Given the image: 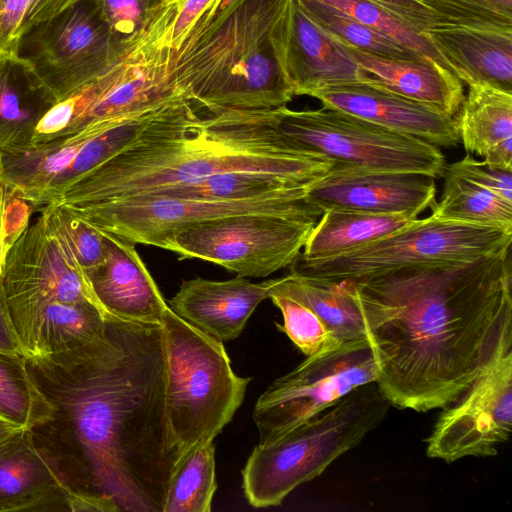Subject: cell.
Instances as JSON below:
<instances>
[{
	"mask_svg": "<svg viewBox=\"0 0 512 512\" xmlns=\"http://www.w3.org/2000/svg\"><path fill=\"white\" fill-rule=\"evenodd\" d=\"M296 1L327 34L347 46L395 59L428 58L418 55L381 32L327 4L315 0Z\"/></svg>",
	"mask_w": 512,
	"mask_h": 512,
	"instance_id": "cell-33",
	"label": "cell"
},
{
	"mask_svg": "<svg viewBox=\"0 0 512 512\" xmlns=\"http://www.w3.org/2000/svg\"><path fill=\"white\" fill-rule=\"evenodd\" d=\"M316 219L274 214L223 217L177 230L162 249L215 263L242 277H266L301 254Z\"/></svg>",
	"mask_w": 512,
	"mask_h": 512,
	"instance_id": "cell-11",
	"label": "cell"
},
{
	"mask_svg": "<svg viewBox=\"0 0 512 512\" xmlns=\"http://www.w3.org/2000/svg\"><path fill=\"white\" fill-rule=\"evenodd\" d=\"M126 41L112 35L96 0H79L23 32L14 52L31 65L57 103L104 73Z\"/></svg>",
	"mask_w": 512,
	"mask_h": 512,
	"instance_id": "cell-12",
	"label": "cell"
},
{
	"mask_svg": "<svg viewBox=\"0 0 512 512\" xmlns=\"http://www.w3.org/2000/svg\"><path fill=\"white\" fill-rule=\"evenodd\" d=\"M415 220L401 214L328 209L311 229L299 256L304 260L337 256L397 232Z\"/></svg>",
	"mask_w": 512,
	"mask_h": 512,
	"instance_id": "cell-28",
	"label": "cell"
},
{
	"mask_svg": "<svg viewBox=\"0 0 512 512\" xmlns=\"http://www.w3.org/2000/svg\"><path fill=\"white\" fill-rule=\"evenodd\" d=\"M0 353L24 356V351L13 325L0 280ZM25 357V356H24Z\"/></svg>",
	"mask_w": 512,
	"mask_h": 512,
	"instance_id": "cell-44",
	"label": "cell"
},
{
	"mask_svg": "<svg viewBox=\"0 0 512 512\" xmlns=\"http://www.w3.org/2000/svg\"><path fill=\"white\" fill-rule=\"evenodd\" d=\"M313 184L249 199L140 196L64 208L99 231L133 244L163 248L177 230L223 217L274 214L318 220L322 213L307 200Z\"/></svg>",
	"mask_w": 512,
	"mask_h": 512,
	"instance_id": "cell-9",
	"label": "cell"
},
{
	"mask_svg": "<svg viewBox=\"0 0 512 512\" xmlns=\"http://www.w3.org/2000/svg\"><path fill=\"white\" fill-rule=\"evenodd\" d=\"M443 24L512 28V0H414Z\"/></svg>",
	"mask_w": 512,
	"mask_h": 512,
	"instance_id": "cell-36",
	"label": "cell"
},
{
	"mask_svg": "<svg viewBox=\"0 0 512 512\" xmlns=\"http://www.w3.org/2000/svg\"><path fill=\"white\" fill-rule=\"evenodd\" d=\"M345 281L379 358L376 384L391 406L443 408L512 347L510 248Z\"/></svg>",
	"mask_w": 512,
	"mask_h": 512,
	"instance_id": "cell-2",
	"label": "cell"
},
{
	"mask_svg": "<svg viewBox=\"0 0 512 512\" xmlns=\"http://www.w3.org/2000/svg\"><path fill=\"white\" fill-rule=\"evenodd\" d=\"M273 284L274 279L254 283L242 276L225 281L196 277L183 281L167 304L203 333L230 341L240 336L256 307L269 298Z\"/></svg>",
	"mask_w": 512,
	"mask_h": 512,
	"instance_id": "cell-19",
	"label": "cell"
},
{
	"mask_svg": "<svg viewBox=\"0 0 512 512\" xmlns=\"http://www.w3.org/2000/svg\"><path fill=\"white\" fill-rule=\"evenodd\" d=\"M279 64L295 96L329 86L369 83L346 46L318 26L296 0H287L272 32Z\"/></svg>",
	"mask_w": 512,
	"mask_h": 512,
	"instance_id": "cell-16",
	"label": "cell"
},
{
	"mask_svg": "<svg viewBox=\"0 0 512 512\" xmlns=\"http://www.w3.org/2000/svg\"><path fill=\"white\" fill-rule=\"evenodd\" d=\"M55 103L31 65L0 53V153L31 143L42 115Z\"/></svg>",
	"mask_w": 512,
	"mask_h": 512,
	"instance_id": "cell-26",
	"label": "cell"
},
{
	"mask_svg": "<svg viewBox=\"0 0 512 512\" xmlns=\"http://www.w3.org/2000/svg\"><path fill=\"white\" fill-rule=\"evenodd\" d=\"M225 0H181L172 34V44L178 49L188 38L200 17L211 7Z\"/></svg>",
	"mask_w": 512,
	"mask_h": 512,
	"instance_id": "cell-42",
	"label": "cell"
},
{
	"mask_svg": "<svg viewBox=\"0 0 512 512\" xmlns=\"http://www.w3.org/2000/svg\"><path fill=\"white\" fill-rule=\"evenodd\" d=\"M26 362L53 406L31 431L74 512H162L183 458L165 411L161 325L109 315L100 337Z\"/></svg>",
	"mask_w": 512,
	"mask_h": 512,
	"instance_id": "cell-1",
	"label": "cell"
},
{
	"mask_svg": "<svg viewBox=\"0 0 512 512\" xmlns=\"http://www.w3.org/2000/svg\"><path fill=\"white\" fill-rule=\"evenodd\" d=\"M271 293L289 296L310 308L339 346L369 338L356 293L348 281L305 277L289 272L274 278Z\"/></svg>",
	"mask_w": 512,
	"mask_h": 512,
	"instance_id": "cell-27",
	"label": "cell"
},
{
	"mask_svg": "<svg viewBox=\"0 0 512 512\" xmlns=\"http://www.w3.org/2000/svg\"><path fill=\"white\" fill-rule=\"evenodd\" d=\"M467 154L512 171V92L472 84L454 116Z\"/></svg>",
	"mask_w": 512,
	"mask_h": 512,
	"instance_id": "cell-25",
	"label": "cell"
},
{
	"mask_svg": "<svg viewBox=\"0 0 512 512\" xmlns=\"http://www.w3.org/2000/svg\"><path fill=\"white\" fill-rule=\"evenodd\" d=\"M447 167L502 200L512 203V171L490 166L469 154Z\"/></svg>",
	"mask_w": 512,
	"mask_h": 512,
	"instance_id": "cell-39",
	"label": "cell"
},
{
	"mask_svg": "<svg viewBox=\"0 0 512 512\" xmlns=\"http://www.w3.org/2000/svg\"><path fill=\"white\" fill-rule=\"evenodd\" d=\"M426 455L452 463L490 457L512 429V347L502 350L454 401L441 408Z\"/></svg>",
	"mask_w": 512,
	"mask_h": 512,
	"instance_id": "cell-14",
	"label": "cell"
},
{
	"mask_svg": "<svg viewBox=\"0 0 512 512\" xmlns=\"http://www.w3.org/2000/svg\"><path fill=\"white\" fill-rule=\"evenodd\" d=\"M7 302V301H6ZM25 358L66 351L100 337L106 315L89 303H7Z\"/></svg>",
	"mask_w": 512,
	"mask_h": 512,
	"instance_id": "cell-23",
	"label": "cell"
},
{
	"mask_svg": "<svg viewBox=\"0 0 512 512\" xmlns=\"http://www.w3.org/2000/svg\"><path fill=\"white\" fill-rule=\"evenodd\" d=\"M0 280L7 303H89L110 315L66 237L42 208L7 251Z\"/></svg>",
	"mask_w": 512,
	"mask_h": 512,
	"instance_id": "cell-15",
	"label": "cell"
},
{
	"mask_svg": "<svg viewBox=\"0 0 512 512\" xmlns=\"http://www.w3.org/2000/svg\"><path fill=\"white\" fill-rule=\"evenodd\" d=\"M41 208L64 234L87 273L105 262L107 243L99 230L56 203H49Z\"/></svg>",
	"mask_w": 512,
	"mask_h": 512,
	"instance_id": "cell-37",
	"label": "cell"
},
{
	"mask_svg": "<svg viewBox=\"0 0 512 512\" xmlns=\"http://www.w3.org/2000/svg\"><path fill=\"white\" fill-rule=\"evenodd\" d=\"M443 192L431 215L445 220L512 227V203L450 170L447 166Z\"/></svg>",
	"mask_w": 512,
	"mask_h": 512,
	"instance_id": "cell-30",
	"label": "cell"
},
{
	"mask_svg": "<svg viewBox=\"0 0 512 512\" xmlns=\"http://www.w3.org/2000/svg\"><path fill=\"white\" fill-rule=\"evenodd\" d=\"M20 430H23V429L0 419V442L13 436Z\"/></svg>",
	"mask_w": 512,
	"mask_h": 512,
	"instance_id": "cell-46",
	"label": "cell"
},
{
	"mask_svg": "<svg viewBox=\"0 0 512 512\" xmlns=\"http://www.w3.org/2000/svg\"><path fill=\"white\" fill-rule=\"evenodd\" d=\"M30 0H0V53L14 52Z\"/></svg>",
	"mask_w": 512,
	"mask_h": 512,
	"instance_id": "cell-41",
	"label": "cell"
},
{
	"mask_svg": "<svg viewBox=\"0 0 512 512\" xmlns=\"http://www.w3.org/2000/svg\"><path fill=\"white\" fill-rule=\"evenodd\" d=\"M345 46L369 76V84L452 117L458 112L465 96L463 84L453 72L437 61L431 58L395 59Z\"/></svg>",
	"mask_w": 512,
	"mask_h": 512,
	"instance_id": "cell-24",
	"label": "cell"
},
{
	"mask_svg": "<svg viewBox=\"0 0 512 512\" xmlns=\"http://www.w3.org/2000/svg\"><path fill=\"white\" fill-rule=\"evenodd\" d=\"M269 298L279 308L283 317V324L277 323L276 327L284 332L306 357L340 347L306 305L279 293H271Z\"/></svg>",
	"mask_w": 512,
	"mask_h": 512,
	"instance_id": "cell-35",
	"label": "cell"
},
{
	"mask_svg": "<svg viewBox=\"0 0 512 512\" xmlns=\"http://www.w3.org/2000/svg\"><path fill=\"white\" fill-rule=\"evenodd\" d=\"M311 184L313 183L300 182L270 173L222 172L193 183L160 187L144 196L199 200L249 199Z\"/></svg>",
	"mask_w": 512,
	"mask_h": 512,
	"instance_id": "cell-29",
	"label": "cell"
},
{
	"mask_svg": "<svg viewBox=\"0 0 512 512\" xmlns=\"http://www.w3.org/2000/svg\"><path fill=\"white\" fill-rule=\"evenodd\" d=\"M390 406L376 382L365 384L279 439L256 445L242 469L247 502L255 508L281 505L295 488L359 445Z\"/></svg>",
	"mask_w": 512,
	"mask_h": 512,
	"instance_id": "cell-5",
	"label": "cell"
},
{
	"mask_svg": "<svg viewBox=\"0 0 512 512\" xmlns=\"http://www.w3.org/2000/svg\"><path fill=\"white\" fill-rule=\"evenodd\" d=\"M74 495L31 429L0 442V512H71Z\"/></svg>",
	"mask_w": 512,
	"mask_h": 512,
	"instance_id": "cell-20",
	"label": "cell"
},
{
	"mask_svg": "<svg viewBox=\"0 0 512 512\" xmlns=\"http://www.w3.org/2000/svg\"><path fill=\"white\" fill-rule=\"evenodd\" d=\"M77 1L79 0H30L19 30V36L34 25L59 14Z\"/></svg>",
	"mask_w": 512,
	"mask_h": 512,
	"instance_id": "cell-43",
	"label": "cell"
},
{
	"mask_svg": "<svg viewBox=\"0 0 512 512\" xmlns=\"http://www.w3.org/2000/svg\"><path fill=\"white\" fill-rule=\"evenodd\" d=\"M144 119L109 121L45 142L0 153V186L32 207L58 200L72 185L116 154Z\"/></svg>",
	"mask_w": 512,
	"mask_h": 512,
	"instance_id": "cell-13",
	"label": "cell"
},
{
	"mask_svg": "<svg viewBox=\"0 0 512 512\" xmlns=\"http://www.w3.org/2000/svg\"><path fill=\"white\" fill-rule=\"evenodd\" d=\"M512 227L418 218L405 228L343 254L304 260L290 273L325 280L360 281L401 268L472 260L511 248Z\"/></svg>",
	"mask_w": 512,
	"mask_h": 512,
	"instance_id": "cell-7",
	"label": "cell"
},
{
	"mask_svg": "<svg viewBox=\"0 0 512 512\" xmlns=\"http://www.w3.org/2000/svg\"><path fill=\"white\" fill-rule=\"evenodd\" d=\"M307 200L321 213L328 209H350L417 219L436 203V182L420 173L333 164L311 186Z\"/></svg>",
	"mask_w": 512,
	"mask_h": 512,
	"instance_id": "cell-17",
	"label": "cell"
},
{
	"mask_svg": "<svg viewBox=\"0 0 512 512\" xmlns=\"http://www.w3.org/2000/svg\"><path fill=\"white\" fill-rule=\"evenodd\" d=\"M217 489L213 441L191 450L175 471L162 512H210Z\"/></svg>",
	"mask_w": 512,
	"mask_h": 512,
	"instance_id": "cell-32",
	"label": "cell"
},
{
	"mask_svg": "<svg viewBox=\"0 0 512 512\" xmlns=\"http://www.w3.org/2000/svg\"><path fill=\"white\" fill-rule=\"evenodd\" d=\"M165 355V411L182 458L211 442L242 404L249 377L234 373L219 341L169 307L161 323Z\"/></svg>",
	"mask_w": 512,
	"mask_h": 512,
	"instance_id": "cell-6",
	"label": "cell"
},
{
	"mask_svg": "<svg viewBox=\"0 0 512 512\" xmlns=\"http://www.w3.org/2000/svg\"><path fill=\"white\" fill-rule=\"evenodd\" d=\"M334 108L439 148L460 143L455 118L369 83L329 86L309 94Z\"/></svg>",
	"mask_w": 512,
	"mask_h": 512,
	"instance_id": "cell-18",
	"label": "cell"
},
{
	"mask_svg": "<svg viewBox=\"0 0 512 512\" xmlns=\"http://www.w3.org/2000/svg\"><path fill=\"white\" fill-rule=\"evenodd\" d=\"M334 162L290 145L271 110L202 111L190 101L151 117L112 157L58 200L69 208L139 197L222 172H262L314 183Z\"/></svg>",
	"mask_w": 512,
	"mask_h": 512,
	"instance_id": "cell-3",
	"label": "cell"
},
{
	"mask_svg": "<svg viewBox=\"0 0 512 512\" xmlns=\"http://www.w3.org/2000/svg\"><path fill=\"white\" fill-rule=\"evenodd\" d=\"M100 232L107 243L106 259L88 275L105 311L125 321L160 324L169 306L135 245Z\"/></svg>",
	"mask_w": 512,
	"mask_h": 512,
	"instance_id": "cell-21",
	"label": "cell"
},
{
	"mask_svg": "<svg viewBox=\"0 0 512 512\" xmlns=\"http://www.w3.org/2000/svg\"><path fill=\"white\" fill-rule=\"evenodd\" d=\"M315 1L327 4L344 12L360 23L388 36L407 49L420 56L431 58L450 70L444 59L424 35L411 30L368 0Z\"/></svg>",
	"mask_w": 512,
	"mask_h": 512,
	"instance_id": "cell-34",
	"label": "cell"
},
{
	"mask_svg": "<svg viewBox=\"0 0 512 512\" xmlns=\"http://www.w3.org/2000/svg\"><path fill=\"white\" fill-rule=\"evenodd\" d=\"M53 406L29 372L26 358L0 353V419L33 429L51 418Z\"/></svg>",
	"mask_w": 512,
	"mask_h": 512,
	"instance_id": "cell-31",
	"label": "cell"
},
{
	"mask_svg": "<svg viewBox=\"0 0 512 512\" xmlns=\"http://www.w3.org/2000/svg\"><path fill=\"white\" fill-rule=\"evenodd\" d=\"M273 114L278 131L290 145L334 164L420 173L435 179L447 166L439 147L334 108L291 110L282 106L273 109Z\"/></svg>",
	"mask_w": 512,
	"mask_h": 512,
	"instance_id": "cell-8",
	"label": "cell"
},
{
	"mask_svg": "<svg viewBox=\"0 0 512 512\" xmlns=\"http://www.w3.org/2000/svg\"><path fill=\"white\" fill-rule=\"evenodd\" d=\"M8 194L0 186V278L2 276L3 266L7 251L14 243L10 238L6 227V207Z\"/></svg>",
	"mask_w": 512,
	"mask_h": 512,
	"instance_id": "cell-45",
	"label": "cell"
},
{
	"mask_svg": "<svg viewBox=\"0 0 512 512\" xmlns=\"http://www.w3.org/2000/svg\"><path fill=\"white\" fill-rule=\"evenodd\" d=\"M423 35L467 86L512 92V28L440 24Z\"/></svg>",
	"mask_w": 512,
	"mask_h": 512,
	"instance_id": "cell-22",
	"label": "cell"
},
{
	"mask_svg": "<svg viewBox=\"0 0 512 512\" xmlns=\"http://www.w3.org/2000/svg\"><path fill=\"white\" fill-rule=\"evenodd\" d=\"M368 1L422 35L428 29L443 24L435 13L414 0Z\"/></svg>",
	"mask_w": 512,
	"mask_h": 512,
	"instance_id": "cell-40",
	"label": "cell"
},
{
	"mask_svg": "<svg viewBox=\"0 0 512 512\" xmlns=\"http://www.w3.org/2000/svg\"><path fill=\"white\" fill-rule=\"evenodd\" d=\"M112 35L124 42L170 0H96Z\"/></svg>",
	"mask_w": 512,
	"mask_h": 512,
	"instance_id": "cell-38",
	"label": "cell"
},
{
	"mask_svg": "<svg viewBox=\"0 0 512 512\" xmlns=\"http://www.w3.org/2000/svg\"><path fill=\"white\" fill-rule=\"evenodd\" d=\"M287 0H227L211 7L176 49L177 73L202 111L271 110L295 97L272 32Z\"/></svg>",
	"mask_w": 512,
	"mask_h": 512,
	"instance_id": "cell-4",
	"label": "cell"
},
{
	"mask_svg": "<svg viewBox=\"0 0 512 512\" xmlns=\"http://www.w3.org/2000/svg\"><path fill=\"white\" fill-rule=\"evenodd\" d=\"M379 373V358L369 338L306 357L258 398L252 417L259 443L279 439L354 389L376 382Z\"/></svg>",
	"mask_w": 512,
	"mask_h": 512,
	"instance_id": "cell-10",
	"label": "cell"
}]
</instances>
